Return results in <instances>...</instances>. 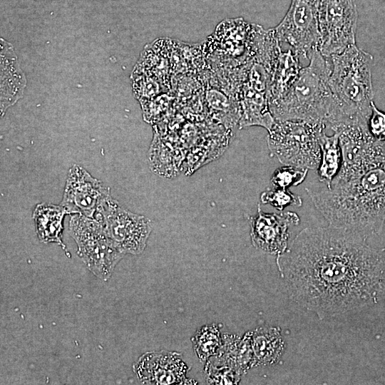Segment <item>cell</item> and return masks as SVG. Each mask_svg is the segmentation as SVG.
Wrapping results in <instances>:
<instances>
[{"label": "cell", "instance_id": "1", "mask_svg": "<svg viewBox=\"0 0 385 385\" xmlns=\"http://www.w3.org/2000/svg\"><path fill=\"white\" fill-rule=\"evenodd\" d=\"M277 264L290 299L320 319L385 299V252L343 228H304Z\"/></svg>", "mask_w": 385, "mask_h": 385}, {"label": "cell", "instance_id": "2", "mask_svg": "<svg viewBox=\"0 0 385 385\" xmlns=\"http://www.w3.org/2000/svg\"><path fill=\"white\" fill-rule=\"evenodd\" d=\"M316 209L329 225L368 238L385 223V158L352 178L329 188H306Z\"/></svg>", "mask_w": 385, "mask_h": 385}, {"label": "cell", "instance_id": "3", "mask_svg": "<svg viewBox=\"0 0 385 385\" xmlns=\"http://www.w3.org/2000/svg\"><path fill=\"white\" fill-rule=\"evenodd\" d=\"M275 120H303L323 123L337 131L349 124L329 84V61L319 50L312 55L291 87L279 98L270 101Z\"/></svg>", "mask_w": 385, "mask_h": 385}, {"label": "cell", "instance_id": "4", "mask_svg": "<svg viewBox=\"0 0 385 385\" xmlns=\"http://www.w3.org/2000/svg\"><path fill=\"white\" fill-rule=\"evenodd\" d=\"M327 58L329 84L344 115L349 123H367L374 97L372 56L354 44Z\"/></svg>", "mask_w": 385, "mask_h": 385}, {"label": "cell", "instance_id": "5", "mask_svg": "<svg viewBox=\"0 0 385 385\" xmlns=\"http://www.w3.org/2000/svg\"><path fill=\"white\" fill-rule=\"evenodd\" d=\"M327 129L323 123L275 120L268 130V148L284 165L317 170L321 160L319 138Z\"/></svg>", "mask_w": 385, "mask_h": 385}, {"label": "cell", "instance_id": "6", "mask_svg": "<svg viewBox=\"0 0 385 385\" xmlns=\"http://www.w3.org/2000/svg\"><path fill=\"white\" fill-rule=\"evenodd\" d=\"M70 234L76 242L78 255L97 277L108 279L123 257L97 220L80 214L71 215Z\"/></svg>", "mask_w": 385, "mask_h": 385}, {"label": "cell", "instance_id": "7", "mask_svg": "<svg viewBox=\"0 0 385 385\" xmlns=\"http://www.w3.org/2000/svg\"><path fill=\"white\" fill-rule=\"evenodd\" d=\"M103 225L108 237L123 253L140 254L152 230L148 217L121 207L110 196L94 215Z\"/></svg>", "mask_w": 385, "mask_h": 385}, {"label": "cell", "instance_id": "8", "mask_svg": "<svg viewBox=\"0 0 385 385\" xmlns=\"http://www.w3.org/2000/svg\"><path fill=\"white\" fill-rule=\"evenodd\" d=\"M319 0H292L286 15L274 29L280 45L285 43L299 58L309 61L319 50Z\"/></svg>", "mask_w": 385, "mask_h": 385}, {"label": "cell", "instance_id": "9", "mask_svg": "<svg viewBox=\"0 0 385 385\" xmlns=\"http://www.w3.org/2000/svg\"><path fill=\"white\" fill-rule=\"evenodd\" d=\"M358 14L354 0H319V51L329 57L355 44Z\"/></svg>", "mask_w": 385, "mask_h": 385}, {"label": "cell", "instance_id": "10", "mask_svg": "<svg viewBox=\"0 0 385 385\" xmlns=\"http://www.w3.org/2000/svg\"><path fill=\"white\" fill-rule=\"evenodd\" d=\"M110 196L108 187L81 166L73 165L68 174L61 205L69 215L80 214L93 218Z\"/></svg>", "mask_w": 385, "mask_h": 385}, {"label": "cell", "instance_id": "11", "mask_svg": "<svg viewBox=\"0 0 385 385\" xmlns=\"http://www.w3.org/2000/svg\"><path fill=\"white\" fill-rule=\"evenodd\" d=\"M250 237L255 247L277 256L283 255L288 249L289 229L300 222L299 215L294 212L266 213L260 204L257 212L248 216Z\"/></svg>", "mask_w": 385, "mask_h": 385}, {"label": "cell", "instance_id": "12", "mask_svg": "<svg viewBox=\"0 0 385 385\" xmlns=\"http://www.w3.org/2000/svg\"><path fill=\"white\" fill-rule=\"evenodd\" d=\"M133 370L143 384L168 385L186 384L188 369L179 354L160 351L143 354Z\"/></svg>", "mask_w": 385, "mask_h": 385}, {"label": "cell", "instance_id": "13", "mask_svg": "<svg viewBox=\"0 0 385 385\" xmlns=\"http://www.w3.org/2000/svg\"><path fill=\"white\" fill-rule=\"evenodd\" d=\"M26 79L11 44L1 38V115L23 95Z\"/></svg>", "mask_w": 385, "mask_h": 385}, {"label": "cell", "instance_id": "14", "mask_svg": "<svg viewBox=\"0 0 385 385\" xmlns=\"http://www.w3.org/2000/svg\"><path fill=\"white\" fill-rule=\"evenodd\" d=\"M252 332L242 338L225 335L217 352L218 363L229 366L240 374L257 364L252 344Z\"/></svg>", "mask_w": 385, "mask_h": 385}, {"label": "cell", "instance_id": "15", "mask_svg": "<svg viewBox=\"0 0 385 385\" xmlns=\"http://www.w3.org/2000/svg\"><path fill=\"white\" fill-rule=\"evenodd\" d=\"M69 215L64 207L40 203L33 212V218L38 239L44 243L55 242L63 246V220Z\"/></svg>", "mask_w": 385, "mask_h": 385}, {"label": "cell", "instance_id": "16", "mask_svg": "<svg viewBox=\"0 0 385 385\" xmlns=\"http://www.w3.org/2000/svg\"><path fill=\"white\" fill-rule=\"evenodd\" d=\"M302 68L299 57L290 48L281 51L272 76L268 102L283 95L298 78Z\"/></svg>", "mask_w": 385, "mask_h": 385}, {"label": "cell", "instance_id": "17", "mask_svg": "<svg viewBox=\"0 0 385 385\" xmlns=\"http://www.w3.org/2000/svg\"><path fill=\"white\" fill-rule=\"evenodd\" d=\"M252 344L257 364L270 365L281 357L284 343L278 327H258L252 334Z\"/></svg>", "mask_w": 385, "mask_h": 385}, {"label": "cell", "instance_id": "18", "mask_svg": "<svg viewBox=\"0 0 385 385\" xmlns=\"http://www.w3.org/2000/svg\"><path fill=\"white\" fill-rule=\"evenodd\" d=\"M321 160L317 168L319 180L329 188L338 173L342 163V152L339 141V133L328 135L323 131L319 138Z\"/></svg>", "mask_w": 385, "mask_h": 385}, {"label": "cell", "instance_id": "19", "mask_svg": "<svg viewBox=\"0 0 385 385\" xmlns=\"http://www.w3.org/2000/svg\"><path fill=\"white\" fill-rule=\"evenodd\" d=\"M192 342L197 356L202 361L217 354L222 344L220 331L215 324L202 327Z\"/></svg>", "mask_w": 385, "mask_h": 385}, {"label": "cell", "instance_id": "20", "mask_svg": "<svg viewBox=\"0 0 385 385\" xmlns=\"http://www.w3.org/2000/svg\"><path fill=\"white\" fill-rule=\"evenodd\" d=\"M262 204H270L279 211H282L287 206L301 207L302 197L292 193L288 189L274 188L262 192L260 195Z\"/></svg>", "mask_w": 385, "mask_h": 385}, {"label": "cell", "instance_id": "21", "mask_svg": "<svg viewBox=\"0 0 385 385\" xmlns=\"http://www.w3.org/2000/svg\"><path fill=\"white\" fill-rule=\"evenodd\" d=\"M308 170L293 165H284L274 171L270 183L274 188L288 189L289 187L297 186L303 183Z\"/></svg>", "mask_w": 385, "mask_h": 385}, {"label": "cell", "instance_id": "22", "mask_svg": "<svg viewBox=\"0 0 385 385\" xmlns=\"http://www.w3.org/2000/svg\"><path fill=\"white\" fill-rule=\"evenodd\" d=\"M206 100L208 107L215 116L224 118L232 111L239 114L238 103L237 101L229 100L227 97L218 91L211 90L207 92ZM240 117V115H239Z\"/></svg>", "mask_w": 385, "mask_h": 385}, {"label": "cell", "instance_id": "23", "mask_svg": "<svg viewBox=\"0 0 385 385\" xmlns=\"http://www.w3.org/2000/svg\"><path fill=\"white\" fill-rule=\"evenodd\" d=\"M205 370L210 384H235L240 380V374L227 365L219 364L215 366L208 362Z\"/></svg>", "mask_w": 385, "mask_h": 385}, {"label": "cell", "instance_id": "24", "mask_svg": "<svg viewBox=\"0 0 385 385\" xmlns=\"http://www.w3.org/2000/svg\"><path fill=\"white\" fill-rule=\"evenodd\" d=\"M371 136L376 140L385 142V113L371 103V113L367 123Z\"/></svg>", "mask_w": 385, "mask_h": 385}, {"label": "cell", "instance_id": "25", "mask_svg": "<svg viewBox=\"0 0 385 385\" xmlns=\"http://www.w3.org/2000/svg\"><path fill=\"white\" fill-rule=\"evenodd\" d=\"M383 250H384V251L385 252V247H384V248H383Z\"/></svg>", "mask_w": 385, "mask_h": 385}]
</instances>
